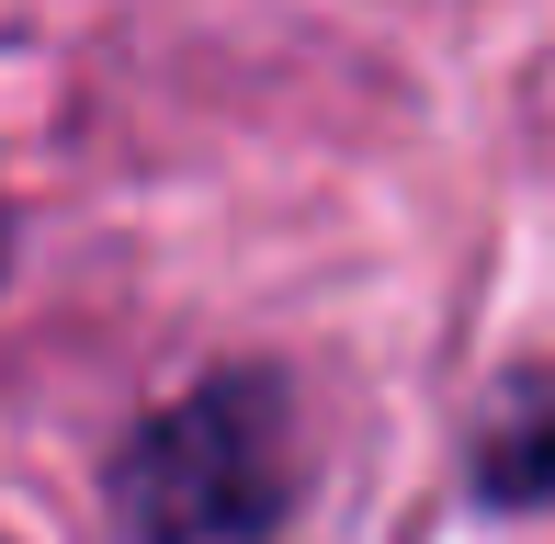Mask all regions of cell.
I'll return each instance as SVG.
<instances>
[{"mask_svg": "<svg viewBox=\"0 0 555 544\" xmlns=\"http://www.w3.org/2000/svg\"><path fill=\"white\" fill-rule=\"evenodd\" d=\"M103 500L125 544H272L295 510V386L261 363L182 386L114 442Z\"/></svg>", "mask_w": 555, "mask_h": 544, "instance_id": "1", "label": "cell"}, {"mask_svg": "<svg viewBox=\"0 0 555 544\" xmlns=\"http://www.w3.org/2000/svg\"><path fill=\"white\" fill-rule=\"evenodd\" d=\"M465 500L476 510H533L555 500V363L511 375L465 431Z\"/></svg>", "mask_w": 555, "mask_h": 544, "instance_id": "2", "label": "cell"}, {"mask_svg": "<svg viewBox=\"0 0 555 544\" xmlns=\"http://www.w3.org/2000/svg\"><path fill=\"white\" fill-rule=\"evenodd\" d=\"M0 261H12V228H0Z\"/></svg>", "mask_w": 555, "mask_h": 544, "instance_id": "3", "label": "cell"}]
</instances>
